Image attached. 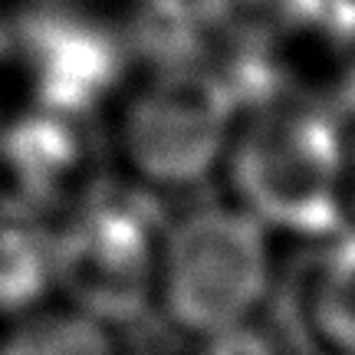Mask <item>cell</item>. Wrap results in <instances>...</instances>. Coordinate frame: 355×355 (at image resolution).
Masks as SVG:
<instances>
[{
    "label": "cell",
    "instance_id": "obj_10",
    "mask_svg": "<svg viewBox=\"0 0 355 355\" xmlns=\"http://www.w3.org/2000/svg\"><path fill=\"white\" fill-rule=\"evenodd\" d=\"M198 355H283V349L273 329H266L263 322L250 316L201 336Z\"/></svg>",
    "mask_w": 355,
    "mask_h": 355
},
{
    "label": "cell",
    "instance_id": "obj_8",
    "mask_svg": "<svg viewBox=\"0 0 355 355\" xmlns=\"http://www.w3.org/2000/svg\"><path fill=\"white\" fill-rule=\"evenodd\" d=\"M306 319L326 352L355 355V234L316 260L306 283Z\"/></svg>",
    "mask_w": 355,
    "mask_h": 355
},
{
    "label": "cell",
    "instance_id": "obj_4",
    "mask_svg": "<svg viewBox=\"0 0 355 355\" xmlns=\"http://www.w3.org/2000/svg\"><path fill=\"white\" fill-rule=\"evenodd\" d=\"M162 230L145 201L102 184L56 224V293L109 329L135 322L155 303Z\"/></svg>",
    "mask_w": 355,
    "mask_h": 355
},
{
    "label": "cell",
    "instance_id": "obj_2",
    "mask_svg": "<svg viewBox=\"0 0 355 355\" xmlns=\"http://www.w3.org/2000/svg\"><path fill=\"white\" fill-rule=\"evenodd\" d=\"M270 283V230L241 204H198L162 230L155 303L188 336L257 316Z\"/></svg>",
    "mask_w": 355,
    "mask_h": 355
},
{
    "label": "cell",
    "instance_id": "obj_7",
    "mask_svg": "<svg viewBox=\"0 0 355 355\" xmlns=\"http://www.w3.org/2000/svg\"><path fill=\"white\" fill-rule=\"evenodd\" d=\"M56 293V227L17 198H0V316H24Z\"/></svg>",
    "mask_w": 355,
    "mask_h": 355
},
{
    "label": "cell",
    "instance_id": "obj_5",
    "mask_svg": "<svg viewBox=\"0 0 355 355\" xmlns=\"http://www.w3.org/2000/svg\"><path fill=\"white\" fill-rule=\"evenodd\" d=\"M0 175L7 194L43 217H63L92 198L102 181V148L89 115L63 112L30 102L3 119Z\"/></svg>",
    "mask_w": 355,
    "mask_h": 355
},
{
    "label": "cell",
    "instance_id": "obj_3",
    "mask_svg": "<svg viewBox=\"0 0 355 355\" xmlns=\"http://www.w3.org/2000/svg\"><path fill=\"white\" fill-rule=\"evenodd\" d=\"M241 96L211 66H155L119 102L115 141L148 188H194L224 168Z\"/></svg>",
    "mask_w": 355,
    "mask_h": 355
},
{
    "label": "cell",
    "instance_id": "obj_11",
    "mask_svg": "<svg viewBox=\"0 0 355 355\" xmlns=\"http://www.w3.org/2000/svg\"><path fill=\"white\" fill-rule=\"evenodd\" d=\"M349 165H352V178H355V135L349 139Z\"/></svg>",
    "mask_w": 355,
    "mask_h": 355
},
{
    "label": "cell",
    "instance_id": "obj_9",
    "mask_svg": "<svg viewBox=\"0 0 355 355\" xmlns=\"http://www.w3.org/2000/svg\"><path fill=\"white\" fill-rule=\"evenodd\" d=\"M0 355H119L112 329L73 306H40L0 336Z\"/></svg>",
    "mask_w": 355,
    "mask_h": 355
},
{
    "label": "cell",
    "instance_id": "obj_1",
    "mask_svg": "<svg viewBox=\"0 0 355 355\" xmlns=\"http://www.w3.org/2000/svg\"><path fill=\"white\" fill-rule=\"evenodd\" d=\"M224 171L234 204L266 230L326 237L343 227L352 191L349 139L319 102L277 92L243 109Z\"/></svg>",
    "mask_w": 355,
    "mask_h": 355
},
{
    "label": "cell",
    "instance_id": "obj_13",
    "mask_svg": "<svg viewBox=\"0 0 355 355\" xmlns=\"http://www.w3.org/2000/svg\"><path fill=\"white\" fill-rule=\"evenodd\" d=\"M319 355H336V352H319Z\"/></svg>",
    "mask_w": 355,
    "mask_h": 355
},
{
    "label": "cell",
    "instance_id": "obj_6",
    "mask_svg": "<svg viewBox=\"0 0 355 355\" xmlns=\"http://www.w3.org/2000/svg\"><path fill=\"white\" fill-rule=\"evenodd\" d=\"M17 53L37 105L92 115L122 89V43L83 17L40 13L26 20Z\"/></svg>",
    "mask_w": 355,
    "mask_h": 355
},
{
    "label": "cell",
    "instance_id": "obj_12",
    "mask_svg": "<svg viewBox=\"0 0 355 355\" xmlns=\"http://www.w3.org/2000/svg\"><path fill=\"white\" fill-rule=\"evenodd\" d=\"M0 135H3V115H0Z\"/></svg>",
    "mask_w": 355,
    "mask_h": 355
}]
</instances>
